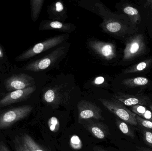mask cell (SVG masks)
<instances>
[{"mask_svg":"<svg viewBox=\"0 0 152 151\" xmlns=\"http://www.w3.org/2000/svg\"><path fill=\"white\" fill-rule=\"evenodd\" d=\"M152 63V59H146L126 69L123 71V73L125 74H128L143 72L148 68L151 65Z\"/></svg>","mask_w":152,"mask_h":151,"instance_id":"cell-18","label":"cell"},{"mask_svg":"<svg viewBox=\"0 0 152 151\" xmlns=\"http://www.w3.org/2000/svg\"><path fill=\"white\" fill-rule=\"evenodd\" d=\"M68 51L66 46H61L43 57L31 62L25 67V70L38 72L48 69L64 56Z\"/></svg>","mask_w":152,"mask_h":151,"instance_id":"cell-2","label":"cell"},{"mask_svg":"<svg viewBox=\"0 0 152 151\" xmlns=\"http://www.w3.org/2000/svg\"><path fill=\"white\" fill-rule=\"evenodd\" d=\"M44 1V0H31L30 1L31 17L34 22H35L38 18Z\"/></svg>","mask_w":152,"mask_h":151,"instance_id":"cell-20","label":"cell"},{"mask_svg":"<svg viewBox=\"0 0 152 151\" xmlns=\"http://www.w3.org/2000/svg\"><path fill=\"white\" fill-rule=\"evenodd\" d=\"M149 107L150 108V110L152 111V104H151L149 105Z\"/></svg>","mask_w":152,"mask_h":151,"instance_id":"cell-33","label":"cell"},{"mask_svg":"<svg viewBox=\"0 0 152 151\" xmlns=\"http://www.w3.org/2000/svg\"><path fill=\"white\" fill-rule=\"evenodd\" d=\"M116 124L120 130L123 134L131 137V138H134L135 135L134 132L126 122L118 119H117Z\"/></svg>","mask_w":152,"mask_h":151,"instance_id":"cell-22","label":"cell"},{"mask_svg":"<svg viewBox=\"0 0 152 151\" xmlns=\"http://www.w3.org/2000/svg\"><path fill=\"white\" fill-rule=\"evenodd\" d=\"M131 111L139 117L152 121V112L149 111L145 106L136 105L131 107Z\"/></svg>","mask_w":152,"mask_h":151,"instance_id":"cell-19","label":"cell"},{"mask_svg":"<svg viewBox=\"0 0 152 151\" xmlns=\"http://www.w3.org/2000/svg\"><path fill=\"white\" fill-rule=\"evenodd\" d=\"M144 7L147 8L149 7L151 9L152 8V0H148L145 1L144 4Z\"/></svg>","mask_w":152,"mask_h":151,"instance_id":"cell-30","label":"cell"},{"mask_svg":"<svg viewBox=\"0 0 152 151\" xmlns=\"http://www.w3.org/2000/svg\"><path fill=\"white\" fill-rule=\"evenodd\" d=\"M112 98L120 102L124 105L131 107L138 105L149 106L151 103L148 97L143 95H132L117 93L113 95Z\"/></svg>","mask_w":152,"mask_h":151,"instance_id":"cell-11","label":"cell"},{"mask_svg":"<svg viewBox=\"0 0 152 151\" xmlns=\"http://www.w3.org/2000/svg\"><path fill=\"white\" fill-rule=\"evenodd\" d=\"M69 95L66 91L59 88H51L43 95V99L47 104L56 106L65 103L68 100Z\"/></svg>","mask_w":152,"mask_h":151,"instance_id":"cell-12","label":"cell"},{"mask_svg":"<svg viewBox=\"0 0 152 151\" xmlns=\"http://www.w3.org/2000/svg\"><path fill=\"white\" fill-rule=\"evenodd\" d=\"M70 143L72 147L75 150L80 149L82 145L80 139L77 136H74L72 137L70 140Z\"/></svg>","mask_w":152,"mask_h":151,"instance_id":"cell-27","label":"cell"},{"mask_svg":"<svg viewBox=\"0 0 152 151\" xmlns=\"http://www.w3.org/2000/svg\"><path fill=\"white\" fill-rule=\"evenodd\" d=\"M22 140L31 151H47L36 142L32 137L27 134L22 136Z\"/></svg>","mask_w":152,"mask_h":151,"instance_id":"cell-21","label":"cell"},{"mask_svg":"<svg viewBox=\"0 0 152 151\" xmlns=\"http://www.w3.org/2000/svg\"><path fill=\"white\" fill-rule=\"evenodd\" d=\"M88 47L95 54L102 59L110 61L117 56L116 47L113 43L98 40H91Z\"/></svg>","mask_w":152,"mask_h":151,"instance_id":"cell-8","label":"cell"},{"mask_svg":"<svg viewBox=\"0 0 152 151\" xmlns=\"http://www.w3.org/2000/svg\"><path fill=\"white\" fill-rule=\"evenodd\" d=\"M152 10V8H151Z\"/></svg>","mask_w":152,"mask_h":151,"instance_id":"cell-35","label":"cell"},{"mask_svg":"<svg viewBox=\"0 0 152 151\" xmlns=\"http://www.w3.org/2000/svg\"><path fill=\"white\" fill-rule=\"evenodd\" d=\"M33 77L24 73L13 74L4 81L5 88L9 91L24 89L34 86Z\"/></svg>","mask_w":152,"mask_h":151,"instance_id":"cell-9","label":"cell"},{"mask_svg":"<svg viewBox=\"0 0 152 151\" xmlns=\"http://www.w3.org/2000/svg\"><path fill=\"white\" fill-rule=\"evenodd\" d=\"M4 53L3 50L1 47L0 46V59H2L4 57Z\"/></svg>","mask_w":152,"mask_h":151,"instance_id":"cell-31","label":"cell"},{"mask_svg":"<svg viewBox=\"0 0 152 151\" xmlns=\"http://www.w3.org/2000/svg\"><path fill=\"white\" fill-rule=\"evenodd\" d=\"M47 12L51 20L64 22L67 18L66 8L61 1L53 3L48 7Z\"/></svg>","mask_w":152,"mask_h":151,"instance_id":"cell-15","label":"cell"},{"mask_svg":"<svg viewBox=\"0 0 152 151\" xmlns=\"http://www.w3.org/2000/svg\"><path fill=\"white\" fill-rule=\"evenodd\" d=\"M94 151H107L103 150L102 148H100L99 147H94Z\"/></svg>","mask_w":152,"mask_h":151,"instance_id":"cell-32","label":"cell"},{"mask_svg":"<svg viewBox=\"0 0 152 151\" xmlns=\"http://www.w3.org/2000/svg\"><path fill=\"white\" fill-rule=\"evenodd\" d=\"M68 35V34L60 35L37 43L33 47L17 57L16 58V61H26L38 54L56 47L65 41L67 38Z\"/></svg>","mask_w":152,"mask_h":151,"instance_id":"cell-3","label":"cell"},{"mask_svg":"<svg viewBox=\"0 0 152 151\" xmlns=\"http://www.w3.org/2000/svg\"><path fill=\"white\" fill-rule=\"evenodd\" d=\"M80 4L82 7L99 15L103 19L100 26L104 33L112 35H122L126 33L127 26L122 21V18L119 15L113 13L102 3L94 1Z\"/></svg>","mask_w":152,"mask_h":151,"instance_id":"cell-1","label":"cell"},{"mask_svg":"<svg viewBox=\"0 0 152 151\" xmlns=\"http://www.w3.org/2000/svg\"><path fill=\"white\" fill-rule=\"evenodd\" d=\"M105 81L104 78L102 76H99L95 79L94 81V85H100L102 84Z\"/></svg>","mask_w":152,"mask_h":151,"instance_id":"cell-28","label":"cell"},{"mask_svg":"<svg viewBox=\"0 0 152 151\" xmlns=\"http://www.w3.org/2000/svg\"><path fill=\"white\" fill-rule=\"evenodd\" d=\"M36 90V86H33L24 89L11 91L0 100V107L26 101L30 97Z\"/></svg>","mask_w":152,"mask_h":151,"instance_id":"cell-10","label":"cell"},{"mask_svg":"<svg viewBox=\"0 0 152 151\" xmlns=\"http://www.w3.org/2000/svg\"><path fill=\"white\" fill-rule=\"evenodd\" d=\"M77 109L79 123L87 120H104L102 109L92 102L82 100L78 103Z\"/></svg>","mask_w":152,"mask_h":151,"instance_id":"cell-7","label":"cell"},{"mask_svg":"<svg viewBox=\"0 0 152 151\" xmlns=\"http://www.w3.org/2000/svg\"><path fill=\"white\" fill-rule=\"evenodd\" d=\"M33 110L31 105H26L4 112L0 114V130L10 128L18 121L26 118Z\"/></svg>","mask_w":152,"mask_h":151,"instance_id":"cell-4","label":"cell"},{"mask_svg":"<svg viewBox=\"0 0 152 151\" xmlns=\"http://www.w3.org/2000/svg\"><path fill=\"white\" fill-rule=\"evenodd\" d=\"M13 144L15 151H31L23 142L22 138L19 136L15 137L13 140Z\"/></svg>","mask_w":152,"mask_h":151,"instance_id":"cell-23","label":"cell"},{"mask_svg":"<svg viewBox=\"0 0 152 151\" xmlns=\"http://www.w3.org/2000/svg\"><path fill=\"white\" fill-rule=\"evenodd\" d=\"M0 151H10L4 142H0Z\"/></svg>","mask_w":152,"mask_h":151,"instance_id":"cell-29","label":"cell"},{"mask_svg":"<svg viewBox=\"0 0 152 151\" xmlns=\"http://www.w3.org/2000/svg\"><path fill=\"white\" fill-rule=\"evenodd\" d=\"M99 100L107 110L123 121L132 126H137L136 115L123 104L113 98L112 100L99 98Z\"/></svg>","mask_w":152,"mask_h":151,"instance_id":"cell-5","label":"cell"},{"mask_svg":"<svg viewBox=\"0 0 152 151\" xmlns=\"http://www.w3.org/2000/svg\"><path fill=\"white\" fill-rule=\"evenodd\" d=\"M48 126L51 131L56 132L59 128V122L58 120L56 117H52L50 119L48 122Z\"/></svg>","mask_w":152,"mask_h":151,"instance_id":"cell-24","label":"cell"},{"mask_svg":"<svg viewBox=\"0 0 152 151\" xmlns=\"http://www.w3.org/2000/svg\"><path fill=\"white\" fill-rule=\"evenodd\" d=\"M139 151H152L151 150H141Z\"/></svg>","mask_w":152,"mask_h":151,"instance_id":"cell-34","label":"cell"},{"mask_svg":"<svg viewBox=\"0 0 152 151\" xmlns=\"http://www.w3.org/2000/svg\"><path fill=\"white\" fill-rule=\"evenodd\" d=\"M123 12L127 15L132 24L137 25L141 22V16L139 11L133 6L127 4L122 9Z\"/></svg>","mask_w":152,"mask_h":151,"instance_id":"cell-16","label":"cell"},{"mask_svg":"<svg viewBox=\"0 0 152 151\" xmlns=\"http://www.w3.org/2000/svg\"><path fill=\"white\" fill-rule=\"evenodd\" d=\"M41 31L55 30L65 33H71L76 29V26L71 23H67L57 20H45L42 21L39 27Z\"/></svg>","mask_w":152,"mask_h":151,"instance_id":"cell-14","label":"cell"},{"mask_svg":"<svg viewBox=\"0 0 152 151\" xmlns=\"http://www.w3.org/2000/svg\"><path fill=\"white\" fill-rule=\"evenodd\" d=\"M143 138L146 144L152 148V132L147 129L142 130Z\"/></svg>","mask_w":152,"mask_h":151,"instance_id":"cell-26","label":"cell"},{"mask_svg":"<svg viewBox=\"0 0 152 151\" xmlns=\"http://www.w3.org/2000/svg\"><path fill=\"white\" fill-rule=\"evenodd\" d=\"M146 45L144 37L142 34H137L129 37L126 42L122 60L130 61L145 54Z\"/></svg>","mask_w":152,"mask_h":151,"instance_id":"cell-6","label":"cell"},{"mask_svg":"<svg viewBox=\"0 0 152 151\" xmlns=\"http://www.w3.org/2000/svg\"><path fill=\"white\" fill-rule=\"evenodd\" d=\"M136 118L137 124L145 128L152 130V121L144 119L137 115Z\"/></svg>","mask_w":152,"mask_h":151,"instance_id":"cell-25","label":"cell"},{"mask_svg":"<svg viewBox=\"0 0 152 151\" xmlns=\"http://www.w3.org/2000/svg\"><path fill=\"white\" fill-rule=\"evenodd\" d=\"M80 123L93 136L97 139H104L109 135V129L107 125L98 120H87Z\"/></svg>","mask_w":152,"mask_h":151,"instance_id":"cell-13","label":"cell"},{"mask_svg":"<svg viewBox=\"0 0 152 151\" xmlns=\"http://www.w3.org/2000/svg\"><path fill=\"white\" fill-rule=\"evenodd\" d=\"M150 83L146 77H138L132 79H125L122 81V84L129 87H135L146 86Z\"/></svg>","mask_w":152,"mask_h":151,"instance_id":"cell-17","label":"cell"}]
</instances>
